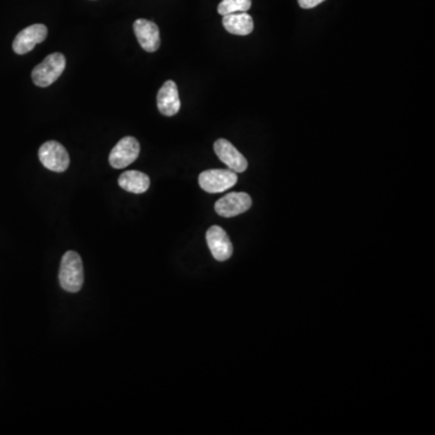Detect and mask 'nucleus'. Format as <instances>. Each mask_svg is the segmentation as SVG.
<instances>
[{
	"mask_svg": "<svg viewBox=\"0 0 435 435\" xmlns=\"http://www.w3.org/2000/svg\"><path fill=\"white\" fill-rule=\"evenodd\" d=\"M66 69V57L59 52L51 54L34 68L32 79L39 87H47L54 84Z\"/></svg>",
	"mask_w": 435,
	"mask_h": 435,
	"instance_id": "f03ea898",
	"label": "nucleus"
},
{
	"mask_svg": "<svg viewBox=\"0 0 435 435\" xmlns=\"http://www.w3.org/2000/svg\"><path fill=\"white\" fill-rule=\"evenodd\" d=\"M238 177L231 169H208L200 174L199 184L201 189L209 194L224 192L235 186Z\"/></svg>",
	"mask_w": 435,
	"mask_h": 435,
	"instance_id": "7ed1b4c3",
	"label": "nucleus"
},
{
	"mask_svg": "<svg viewBox=\"0 0 435 435\" xmlns=\"http://www.w3.org/2000/svg\"><path fill=\"white\" fill-rule=\"evenodd\" d=\"M135 38L140 47L148 52H155L160 47V30L157 23L140 18L133 23Z\"/></svg>",
	"mask_w": 435,
	"mask_h": 435,
	"instance_id": "9d476101",
	"label": "nucleus"
},
{
	"mask_svg": "<svg viewBox=\"0 0 435 435\" xmlns=\"http://www.w3.org/2000/svg\"><path fill=\"white\" fill-rule=\"evenodd\" d=\"M140 145L135 137H123L115 145L109 155V164L113 169H121L133 164L140 157Z\"/></svg>",
	"mask_w": 435,
	"mask_h": 435,
	"instance_id": "39448f33",
	"label": "nucleus"
},
{
	"mask_svg": "<svg viewBox=\"0 0 435 435\" xmlns=\"http://www.w3.org/2000/svg\"><path fill=\"white\" fill-rule=\"evenodd\" d=\"M214 152L220 161L228 166V169L236 173H242L248 169L247 159L228 140L220 138L216 140L214 143Z\"/></svg>",
	"mask_w": 435,
	"mask_h": 435,
	"instance_id": "1a4fd4ad",
	"label": "nucleus"
},
{
	"mask_svg": "<svg viewBox=\"0 0 435 435\" xmlns=\"http://www.w3.org/2000/svg\"><path fill=\"white\" fill-rule=\"evenodd\" d=\"M206 240L213 258L218 262H226L233 257V245L224 228L218 225L208 228Z\"/></svg>",
	"mask_w": 435,
	"mask_h": 435,
	"instance_id": "423d86ee",
	"label": "nucleus"
},
{
	"mask_svg": "<svg viewBox=\"0 0 435 435\" xmlns=\"http://www.w3.org/2000/svg\"><path fill=\"white\" fill-rule=\"evenodd\" d=\"M252 6V0H223L218 6L221 16L235 13H247Z\"/></svg>",
	"mask_w": 435,
	"mask_h": 435,
	"instance_id": "4468645a",
	"label": "nucleus"
},
{
	"mask_svg": "<svg viewBox=\"0 0 435 435\" xmlns=\"http://www.w3.org/2000/svg\"><path fill=\"white\" fill-rule=\"evenodd\" d=\"M59 283L66 292L78 293L84 284V266L80 255L69 250L64 254L59 267Z\"/></svg>",
	"mask_w": 435,
	"mask_h": 435,
	"instance_id": "f257e3e1",
	"label": "nucleus"
},
{
	"mask_svg": "<svg viewBox=\"0 0 435 435\" xmlns=\"http://www.w3.org/2000/svg\"><path fill=\"white\" fill-rule=\"evenodd\" d=\"M47 37V25H32L17 34L13 40V49L17 55H25Z\"/></svg>",
	"mask_w": 435,
	"mask_h": 435,
	"instance_id": "6e6552de",
	"label": "nucleus"
},
{
	"mask_svg": "<svg viewBox=\"0 0 435 435\" xmlns=\"http://www.w3.org/2000/svg\"><path fill=\"white\" fill-rule=\"evenodd\" d=\"M157 109L165 116H174L180 109V99L177 84L172 80L166 81L157 93Z\"/></svg>",
	"mask_w": 435,
	"mask_h": 435,
	"instance_id": "9b49d317",
	"label": "nucleus"
},
{
	"mask_svg": "<svg viewBox=\"0 0 435 435\" xmlns=\"http://www.w3.org/2000/svg\"><path fill=\"white\" fill-rule=\"evenodd\" d=\"M118 185L132 194H144L150 186V178L140 171H126L118 177Z\"/></svg>",
	"mask_w": 435,
	"mask_h": 435,
	"instance_id": "ddd939ff",
	"label": "nucleus"
},
{
	"mask_svg": "<svg viewBox=\"0 0 435 435\" xmlns=\"http://www.w3.org/2000/svg\"><path fill=\"white\" fill-rule=\"evenodd\" d=\"M326 0H298V3L300 5V8H313L318 6V5L324 3Z\"/></svg>",
	"mask_w": 435,
	"mask_h": 435,
	"instance_id": "2eb2a0df",
	"label": "nucleus"
},
{
	"mask_svg": "<svg viewBox=\"0 0 435 435\" xmlns=\"http://www.w3.org/2000/svg\"><path fill=\"white\" fill-rule=\"evenodd\" d=\"M252 207V199L245 192H230L216 202V212L220 216L233 218Z\"/></svg>",
	"mask_w": 435,
	"mask_h": 435,
	"instance_id": "0eeeda50",
	"label": "nucleus"
},
{
	"mask_svg": "<svg viewBox=\"0 0 435 435\" xmlns=\"http://www.w3.org/2000/svg\"><path fill=\"white\" fill-rule=\"evenodd\" d=\"M39 160L45 169L52 172H64L71 164L69 154L62 144L56 140H49L39 149Z\"/></svg>",
	"mask_w": 435,
	"mask_h": 435,
	"instance_id": "20e7f679",
	"label": "nucleus"
},
{
	"mask_svg": "<svg viewBox=\"0 0 435 435\" xmlns=\"http://www.w3.org/2000/svg\"><path fill=\"white\" fill-rule=\"evenodd\" d=\"M223 25L228 33L248 35L254 30L253 17L247 13H235L223 16Z\"/></svg>",
	"mask_w": 435,
	"mask_h": 435,
	"instance_id": "f8f14e48",
	"label": "nucleus"
}]
</instances>
